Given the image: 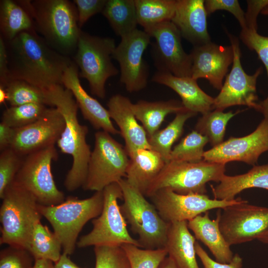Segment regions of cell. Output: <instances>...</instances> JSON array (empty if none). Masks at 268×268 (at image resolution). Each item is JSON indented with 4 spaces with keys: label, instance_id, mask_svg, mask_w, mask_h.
Here are the masks:
<instances>
[{
    "label": "cell",
    "instance_id": "cell-1",
    "mask_svg": "<svg viewBox=\"0 0 268 268\" xmlns=\"http://www.w3.org/2000/svg\"><path fill=\"white\" fill-rule=\"evenodd\" d=\"M5 42L8 81L23 80L43 90L63 85L64 73L73 62L52 48L35 29L22 32Z\"/></svg>",
    "mask_w": 268,
    "mask_h": 268
},
{
    "label": "cell",
    "instance_id": "cell-2",
    "mask_svg": "<svg viewBox=\"0 0 268 268\" xmlns=\"http://www.w3.org/2000/svg\"><path fill=\"white\" fill-rule=\"evenodd\" d=\"M45 90L48 106L56 108L65 119V127L57 144L62 153L72 158L71 167L64 182L66 189L72 192L83 187L86 179L91 153L86 142L88 129L78 121V107L69 90L58 84Z\"/></svg>",
    "mask_w": 268,
    "mask_h": 268
},
{
    "label": "cell",
    "instance_id": "cell-3",
    "mask_svg": "<svg viewBox=\"0 0 268 268\" xmlns=\"http://www.w3.org/2000/svg\"><path fill=\"white\" fill-rule=\"evenodd\" d=\"M31 16L36 30L54 50L76 51L80 33L76 7L67 0H18Z\"/></svg>",
    "mask_w": 268,
    "mask_h": 268
},
{
    "label": "cell",
    "instance_id": "cell-4",
    "mask_svg": "<svg viewBox=\"0 0 268 268\" xmlns=\"http://www.w3.org/2000/svg\"><path fill=\"white\" fill-rule=\"evenodd\" d=\"M1 199L0 245L28 251L34 226L42 216L39 204L32 194L14 182L6 188Z\"/></svg>",
    "mask_w": 268,
    "mask_h": 268
},
{
    "label": "cell",
    "instance_id": "cell-5",
    "mask_svg": "<svg viewBox=\"0 0 268 268\" xmlns=\"http://www.w3.org/2000/svg\"><path fill=\"white\" fill-rule=\"evenodd\" d=\"M103 203L101 191L95 192L87 199L70 196L57 205L39 204L38 207L41 215L49 222L61 241L63 253L70 255L75 250L82 228L89 220L100 214Z\"/></svg>",
    "mask_w": 268,
    "mask_h": 268
},
{
    "label": "cell",
    "instance_id": "cell-6",
    "mask_svg": "<svg viewBox=\"0 0 268 268\" xmlns=\"http://www.w3.org/2000/svg\"><path fill=\"white\" fill-rule=\"evenodd\" d=\"M118 183L123 192L121 212L132 231L138 235L140 248H165L170 223L161 217L153 204L125 179Z\"/></svg>",
    "mask_w": 268,
    "mask_h": 268
},
{
    "label": "cell",
    "instance_id": "cell-7",
    "mask_svg": "<svg viewBox=\"0 0 268 268\" xmlns=\"http://www.w3.org/2000/svg\"><path fill=\"white\" fill-rule=\"evenodd\" d=\"M225 164L201 160L199 162L166 163L149 186L145 196L150 197L156 191L168 189L182 195L206 194V184L219 182L225 175Z\"/></svg>",
    "mask_w": 268,
    "mask_h": 268
},
{
    "label": "cell",
    "instance_id": "cell-8",
    "mask_svg": "<svg viewBox=\"0 0 268 268\" xmlns=\"http://www.w3.org/2000/svg\"><path fill=\"white\" fill-rule=\"evenodd\" d=\"M116 47L111 37L92 36L82 30L80 33L74 57L79 76L87 80L91 93L100 98L105 97L107 79L119 73L112 62Z\"/></svg>",
    "mask_w": 268,
    "mask_h": 268
},
{
    "label": "cell",
    "instance_id": "cell-9",
    "mask_svg": "<svg viewBox=\"0 0 268 268\" xmlns=\"http://www.w3.org/2000/svg\"><path fill=\"white\" fill-rule=\"evenodd\" d=\"M104 203L100 214L92 221L93 227L77 241L78 248L97 246H120L131 244L140 248L137 240L130 234L127 221L118 204L123 199V192L118 183L106 187L103 190Z\"/></svg>",
    "mask_w": 268,
    "mask_h": 268
},
{
    "label": "cell",
    "instance_id": "cell-10",
    "mask_svg": "<svg viewBox=\"0 0 268 268\" xmlns=\"http://www.w3.org/2000/svg\"><path fill=\"white\" fill-rule=\"evenodd\" d=\"M129 156L121 144L110 134L99 131L95 134L87 175L83 186L85 190L101 191L107 186L126 177Z\"/></svg>",
    "mask_w": 268,
    "mask_h": 268
},
{
    "label": "cell",
    "instance_id": "cell-11",
    "mask_svg": "<svg viewBox=\"0 0 268 268\" xmlns=\"http://www.w3.org/2000/svg\"><path fill=\"white\" fill-rule=\"evenodd\" d=\"M58 157L55 145L27 155L13 181L32 194L39 204L55 205L65 200L64 193L55 184L51 171L52 162Z\"/></svg>",
    "mask_w": 268,
    "mask_h": 268
},
{
    "label": "cell",
    "instance_id": "cell-12",
    "mask_svg": "<svg viewBox=\"0 0 268 268\" xmlns=\"http://www.w3.org/2000/svg\"><path fill=\"white\" fill-rule=\"evenodd\" d=\"M234 53L232 66L227 75L219 94L214 99L213 109L223 111L225 108L236 105H245L261 112L256 91L257 80L263 71L258 68L253 75H249L243 69L241 63V52L237 37L226 30Z\"/></svg>",
    "mask_w": 268,
    "mask_h": 268
},
{
    "label": "cell",
    "instance_id": "cell-13",
    "mask_svg": "<svg viewBox=\"0 0 268 268\" xmlns=\"http://www.w3.org/2000/svg\"><path fill=\"white\" fill-rule=\"evenodd\" d=\"M149 198L161 217L169 223L188 221L211 209H223L244 201L211 199L206 194L182 195L168 189L159 190Z\"/></svg>",
    "mask_w": 268,
    "mask_h": 268
},
{
    "label": "cell",
    "instance_id": "cell-14",
    "mask_svg": "<svg viewBox=\"0 0 268 268\" xmlns=\"http://www.w3.org/2000/svg\"><path fill=\"white\" fill-rule=\"evenodd\" d=\"M221 210L219 228L231 246L251 241L268 229V207L243 202Z\"/></svg>",
    "mask_w": 268,
    "mask_h": 268
},
{
    "label": "cell",
    "instance_id": "cell-15",
    "mask_svg": "<svg viewBox=\"0 0 268 268\" xmlns=\"http://www.w3.org/2000/svg\"><path fill=\"white\" fill-rule=\"evenodd\" d=\"M155 40L153 54L158 71L178 77H191L192 61L181 43V35L171 21H166L143 30Z\"/></svg>",
    "mask_w": 268,
    "mask_h": 268
},
{
    "label": "cell",
    "instance_id": "cell-16",
    "mask_svg": "<svg viewBox=\"0 0 268 268\" xmlns=\"http://www.w3.org/2000/svg\"><path fill=\"white\" fill-rule=\"evenodd\" d=\"M150 38L144 30L136 29L121 37L113 53L120 65V81L130 92L140 91L147 85L148 70L143 55Z\"/></svg>",
    "mask_w": 268,
    "mask_h": 268
},
{
    "label": "cell",
    "instance_id": "cell-17",
    "mask_svg": "<svg viewBox=\"0 0 268 268\" xmlns=\"http://www.w3.org/2000/svg\"><path fill=\"white\" fill-rule=\"evenodd\" d=\"M267 151H268V117H264L253 133L243 137H231L204 151L203 160L224 164L237 161L255 165L260 155Z\"/></svg>",
    "mask_w": 268,
    "mask_h": 268
},
{
    "label": "cell",
    "instance_id": "cell-18",
    "mask_svg": "<svg viewBox=\"0 0 268 268\" xmlns=\"http://www.w3.org/2000/svg\"><path fill=\"white\" fill-rule=\"evenodd\" d=\"M65 127V119L55 107L47 108L36 121L15 129L10 146L22 157L35 151L55 145Z\"/></svg>",
    "mask_w": 268,
    "mask_h": 268
},
{
    "label": "cell",
    "instance_id": "cell-19",
    "mask_svg": "<svg viewBox=\"0 0 268 268\" xmlns=\"http://www.w3.org/2000/svg\"><path fill=\"white\" fill-rule=\"evenodd\" d=\"M191 58V77L207 79L215 89L221 90L223 80L230 65L234 53L232 46L217 45L211 42L194 47Z\"/></svg>",
    "mask_w": 268,
    "mask_h": 268
},
{
    "label": "cell",
    "instance_id": "cell-20",
    "mask_svg": "<svg viewBox=\"0 0 268 268\" xmlns=\"http://www.w3.org/2000/svg\"><path fill=\"white\" fill-rule=\"evenodd\" d=\"M62 84L71 92L84 118L95 129L113 134H120L114 126L108 109L90 96L83 88L75 63H72L65 70Z\"/></svg>",
    "mask_w": 268,
    "mask_h": 268
},
{
    "label": "cell",
    "instance_id": "cell-21",
    "mask_svg": "<svg viewBox=\"0 0 268 268\" xmlns=\"http://www.w3.org/2000/svg\"><path fill=\"white\" fill-rule=\"evenodd\" d=\"M133 104L121 94L112 96L107 104L110 117L119 128L128 155L138 149H151L146 132L134 114Z\"/></svg>",
    "mask_w": 268,
    "mask_h": 268
},
{
    "label": "cell",
    "instance_id": "cell-22",
    "mask_svg": "<svg viewBox=\"0 0 268 268\" xmlns=\"http://www.w3.org/2000/svg\"><path fill=\"white\" fill-rule=\"evenodd\" d=\"M207 13L203 0H176L171 22L181 36L194 47L211 42L207 28Z\"/></svg>",
    "mask_w": 268,
    "mask_h": 268
},
{
    "label": "cell",
    "instance_id": "cell-23",
    "mask_svg": "<svg viewBox=\"0 0 268 268\" xmlns=\"http://www.w3.org/2000/svg\"><path fill=\"white\" fill-rule=\"evenodd\" d=\"M153 81L168 86L181 97L185 108L202 115L213 110L214 98L205 93L199 86L197 80L191 77H178L170 72L157 71Z\"/></svg>",
    "mask_w": 268,
    "mask_h": 268
},
{
    "label": "cell",
    "instance_id": "cell-24",
    "mask_svg": "<svg viewBox=\"0 0 268 268\" xmlns=\"http://www.w3.org/2000/svg\"><path fill=\"white\" fill-rule=\"evenodd\" d=\"M221 209H218L216 217L211 220L207 211L188 221V226L194 234L196 239L201 241L209 250L216 262L229 263L234 254L219 228Z\"/></svg>",
    "mask_w": 268,
    "mask_h": 268
},
{
    "label": "cell",
    "instance_id": "cell-25",
    "mask_svg": "<svg viewBox=\"0 0 268 268\" xmlns=\"http://www.w3.org/2000/svg\"><path fill=\"white\" fill-rule=\"evenodd\" d=\"M126 180L145 196L154 179L166 163L161 155L152 149H140L129 154Z\"/></svg>",
    "mask_w": 268,
    "mask_h": 268
},
{
    "label": "cell",
    "instance_id": "cell-26",
    "mask_svg": "<svg viewBox=\"0 0 268 268\" xmlns=\"http://www.w3.org/2000/svg\"><path fill=\"white\" fill-rule=\"evenodd\" d=\"M196 242L195 237L189 231L188 221L170 223L165 248L179 268H199Z\"/></svg>",
    "mask_w": 268,
    "mask_h": 268
},
{
    "label": "cell",
    "instance_id": "cell-27",
    "mask_svg": "<svg viewBox=\"0 0 268 268\" xmlns=\"http://www.w3.org/2000/svg\"><path fill=\"white\" fill-rule=\"evenodd\" d=\"M218 185L211 187L214 199L231 201L244 190L252 188L268 191V164L254 166L246 173L223 176Z\"/></svg>",
    "mask_w": 268,
    "mask_h": 268
},
{
    "label": "cell",
    "instance_id": "cell-28",
    "mask_svg": "<svg viewBox=\"0 0 268 268\" xmlns=\"http://www.w3.org/2000/svg\"><path fill=\"white\" fill-rule=\"evenodd\" d=\"M132 108L136 119L142 123L148 137L159 130L167 115L176 114L186 109L182 102L176 100L153 102L140 100L133 104Z\"/></svg>",
    "mask_w": 268,
    "mask_h": 268
},
{
    "label": "cell",
    "instance_id": "cell-29",
    "mask_svg": "<svg viewBox=\"0 0 268 268\" xmlns=\"http://www.w3.org/2000/svg\"><path fill=\"white\" fill-rule=\"evenodd\" d=\"M34 29L31 16L18 1H0V36L5 42L12 40L22 32Z\"/></svg>",
    "mask_w": 268,
    "mask_h": 268
},
{
    "label": "cell",
    "instance_id": "cell-30",
    "mask_svg": "<svg viewBox=\"0 0 268 268\" xmlns=\"http://www.w3.org/2000/svg\"><path fill=\"white\" fill-rule=\"evenodd\" d=\"M102 13L116 34L121 37L137 29L134 0H107Z\"/></svg>",
    "mask_w": 268,
    "mask_h": 268
},
{
    "label": "cell",
    "instance_id": "cell-31",
    "mask_svg": "<svg viewBox=\"0 0 268 268\" xmlns=\"http://www.w3.org/2000/svg\"><path fill=\"white\" fill-rule=\"evenodd\" d=\"M197 114L185 109L176 113L175 118L165 128L148 137L151 149L159 153L166 163L169 161L173 144L182 134L185 122Z\"/></svg>",
    "mask_w": 268,
    "mask_h": 268
},
{
    "label": "cell",
    "instance_id": "cell-32",
    "mask_svg": "<svg viewBox=\"0 0 268 268\" xmlns=\"http://www.w3.org/2000/svg\"><path fill=\"white\" fill-rule=\"evenodd\" d=\"M62 244L55 233L41 221L34 226L28 251L35 260L44 259L57 262L62 255Z\"/></svg>",
    "mask_w": 268,
    "mask_h": 268
},
{
    "label": "cell",
    "instance_id": "cell-33",
    "mask_svg": "<svg viewBox=\"0 0 268 268\" xmlns=\"http://www.w3.org/2000/svg\"><path fill=\"white\" fill-rule=\"evenodd\" d=\"M138 24L143 29L171 21L176 0H134Z\"/></svg>",
    "mask_w": 268,
    "mask_h": 268
},
{
    "label": "cell",
    "instance_id": "cell-34",
    "mask_svg": "<svg viewBox=\"0 0 268 268\" xmlns=\"http://www.w3.org/2000/svg\"><path fill=\"white\" fill-rule=\"evenodd\" d=\"M240 111L235 113L229 111L224 113L218 110H213L203 114L198 121L195 130L206 136L213 146L223 142L226 128L228 121Z\"/></svg>",
    "mask_w": 268,
    "mask_h": 268
},
{
    "label": "cell",
    "instance_id": "cell-35",
    "mask_svg": "<svg viewBox=\"0 0 268 268\" xmlns=\"http://www.w3.org/2000/svg\"><path fill=\"white\" fill-rule=\"evenodd\" d=\"M11 106L37 103L48 105L45 90L21 80H9L4 87Z\"/></svg>",
    "mask_w": 268,
    "mask_h": 268
},
{
    "label": "cell",
    "instance_id": "cell-36",
    "mask_svg": "<svg viewBox=\"0 0 268 268\" xmlns=\"http://www.w3.org/2000/svg\"><path fill=\"white\" fill-rule=\"evenodd\" d=\"M208 138L196 130L184 137L172 150L169 161L195 162L203 160Z\"/></svg>",
    "mask_w": 268,
    "mask_h": 268
},
{
    "label": "cell",
    "instance_id": "cell-37",
    "mask_svg": "<svg viewBox=\"0 0 268 268\" xmlns=\"http://www.w3.org/2000/svg\"><path fill=\"white\" fill-rule=\"evenodd\" d=\"M47 108L46 105L37 103L10 106L3 112L1 122L14 129L20 128L38 120Z\"/></svg>",
    "mask_w": 268,
    "mask_h": 268
},
{
    "label": "cell",
    "instance_id": "cell-38",
    "mask_svg": "<svg viewBox=\"0 0 268 268\" xmlns=\"http://www.w3.org/2000/svg\"><path fill=\"white\" fill-rule=\"evenodd\" d=\"M121 247L127 254L131 268H158L168 255L165 248L145 249L131 244Z\"/></svg>",
    "mask_w": 268,
    "mask_h": 268
},
{
    "label": "cell",
    "instance_id": "cell-39",
    "mask_svg": "<svg viewBox=\"0 0 268 268\" xmlns=\"http://www.w3.org/2000/svg\"><path fill=\"white\" fill-rule=\"evenodd\" d=\"M240 38L250 50L256 52L266 67L268 78V37L259 34L257 29L246 28L241 30ZM260 104L262 107L261 112L264 117H268V95Z\"/></svg>",
    "mask_w": 268,
    "mask_h": 268
},
{
    "label": "cell",
    "instance_id": "cell-40",
    "mask_svg": "<svg viewBox=\"0 0 268 268\" xmlns=\"http://www.w3.org/2000/svg\"><path fill=\"white\" fill-rule=\"evenodd\" d=\"M95 268H131L124 249L120 246H97L94 248Z\"/></svg>",
    "mask_w": 268,
    "mask_h": 268
},
{
    "label": "cell",
    "instance_id": "cell-41",
    "mask_svg": "<svg viewBox=\"0 0 268 268\" xmlns=\"http://www.w3.org/2000/svg\"><path fill=\"white\" fill-rule=\"evenodd\" d=\"M23 157L11 148H7L0 154V198L6 188L13 182L19 171Z\"/></svg>",
    "mask_w": 268,
    "mask_h": 268
},
{
    "label": "cell",
    "instance_id": "cell-42",
    "mask_svg": "<svg viewBox=\"0 0 268 268\" xmlns=\"http://www.w3.org/2000/svg\"><path fill=\"white\" fill-rule=\"evenodd\" d=\"M35 259L26 249L8 246L0 252V268H33Z\"/></svg>",
    "mask_w": 268,
    "mask_h": 268
},
{
    "label": "cell",
    "instance_id": "cell-43",
    "mask_svg": "<svg viewBox=\"0 0 268 268\" xmlns=\"http://www.w3.org/2000/svg\"><path fill=\"white\" fill-rule=\"evenodd\" d=\"M204 6L207 15L218 10L230 12L237 19L242 29L246 28L245 13L237 0H206Z\"/></svg>",
    "mask_w": 268,
    "mask_h": 268
},
{
    "label": "cell",
    "instance_id": "cell-44",
    "mask_svg": "<svg viewBox=\"0 0 268 268\" xmlns=\"http://www.w3.org/2000/svg\"><path fill=\"white\" fill-rule=\"evenodd\" d=\"M78 14V24L80 28L93 15L102 12L107 0H74Z\"/></svg>",
    "mask_w": 268,
    "mask_h": 268
},
{
    "label": "cell",
    "instance_id": "cell-45",
    "mask_svg": "<svg viewBox=\"0 0 268 268\" xmlns=\"http://www.w3.org/2000/svg\"><path fill=\"white\" fill-rule=\"evenodd\" d=\"M195 249L197 255L200 259L204 268H242L243 259L236 253L229 263H221L212 260L200 244L196 242Z\"/></svg>",
    "mask_w": 268,
    "mask_h": 268
},
{
    "label": "cell",
    "instance_id": "cell-46",
    "mask_svg": "<svg viewBox=\"0 0 268 268\" xmlns=\"http://www.w3.org/2000/svg\"><path fill=\"white\" fill-rule=\"evenodd\" d=\"M248 8L245 13L246 28L257 29V19L258 14L268 5V0H247Z\"/></svg>",
    "mask_w": 268,
    "mask_h": 268
},
{
    "label": "cell",
    "instance_id": "cell-47",
    "mask_svg": "<svg viewBox=\"0 0 268 268\" xmlns=\"http://www.w3.org/2000/svg\"><path fill=\"white\" fill-rule=\"evenodd\" d=\"M8 81L7 53L5 41L0 36V85L4 87Z\"/></svg>",
    "mask_w": 268,
    "mask_h": 268
},
{
    "label": "cell",
    "instance_id": "cell-48",
    "mask_svg": "<svg viewBox=\"0 0 268 268\" xmlns=\"http://www.w3.org/2000/svg\"><path fill=\"white\" fill-rule=\"evenodd\" d=\"M15 133L12 128L2 122L0 123V150L10 147Z\"/></svg>",
    "mask_w": 268,
    "mask_h": 268
},
{
    "label": "cell",
    "instance_id": "cell-49",
    "mask_svg": "<svg viewBox=\"0 0 268 268\" xmlns=\"http://www.w3.org/2000/svg\"><path fill=\"white\" fill-rule=\"evenodd\" d=\"M68 256L63 253L59 260L54 263V268H81L75 265Z\"/></svg>",
    "mask_w": 268,
    "mask_h": 268
},
{
    "label": "cell",
    "instance_id": "cell-50",
    "mask_svg": "<svg viewBox=\"0 0 268 268\" xmlns=\"http://www.w3.org/2000/svg\"><path fill=\"white\" fill-rule=\"evenodd\" d=\"M33 268H54V264L53 262L47 260H35Z\"/></svg>",
    "mask_w": 268,
    "mask_h": 268
},
{
    "label": "cell",
    "instance_id": "cell-51",
    "mask_svg": "<svg viewBox=\"0 0 268 268\" xmlns=\"http://www.w3.org/2000/svg\"><path fill=\"white\" fill-rule=\"evenodd\" d=\"M158 268H179L175 262L170 257H166L159 265Z\"/></svg>",
    "mask_w": 268,
    "mask_h": 268
},
{
    "label": "cell",
    "instance_id": "cell-52",
    "mask_svg": "<svg viewBox=\"0 0 268 268\" xmlns=\"http://www.w3.org/2000/svg\"><path fill=\"white\" fill-rule=\"evenodd\" d=\"M7 100V94L3 86L0 85V103L2 104Z\"/></svg>",
    "mask_w": 268,
    "mask_h": 268
},
{
    "label": "cell",
    "instance_id": "cell-53",
    "mask_svg": "<svg viewBox=\"0 0 268 268\" xmlns=\"http://www.w3.org/2000/svg\"><path fill=\"white\" fill-rule=\"evenodd\" d=\"M257 240L263 243L268 244V229L262 234Z\"/></svg>",
    "mask_w": 268,
    "mask_h": 268
},
{
    "label": "cell",
    "instance_id": "cell-54",
    "mask_svg": "<svg viewBox=\"0 0 268 268\" xmlns=\"http://www.w3.org/2000/svg\"><path fill=\"white\" fill-rule=\"evenodd\" d=\"M261 13L263 15H268V5L262 9Z\"/></svg>",
    "mask_w": 268,
    "mask_h": 268
}]
</instances>
